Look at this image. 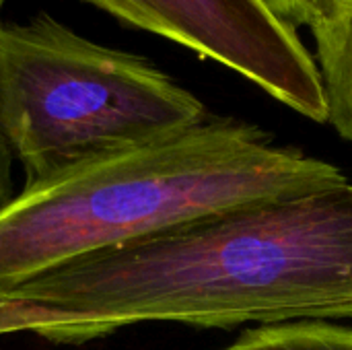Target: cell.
Wrapping results in <instances>:
<instances>
[{
	"label": "cell",
	"mask_w": 352,
	"mask_h": 350,
	"mask_svg": "<svg viewBox=\"0 0 352 350\" xmlns=\"http://www.w3.org/2000/svg\"><path fill=\"white\" fill-rule=\"evenodd\" d=\"M352 318V184L99 250L0 295V336L80 347L144 322Z\"/></svg>",
	"instance_id": "cell-1"
},
{
	"label": "cell",
	"mask_w": 352,
	"mask_h": 350,
	"mask_svg": "<svg viewBox=\"0 0 352 350\" xmlns=\"http://www.w3.org/2000/svg\"><path fill=\"white\" fill-rule=\"evenodd\" d=\"M340 167L237 118L25 186L0 210V295L87 254L239 208L346 184Z\"/></svg>",
	"instance_id": "cell-2"
},
{
	"label": "cell",
	"mask_w": 352,
	"mask_h": 350,
	"mask_svg": "<svg viewBox=\"0 0 352 350\" xmlns=\"http://www.w3.org/2000/svg\"><path fill=\"white\" fill-rule=\"evenodd\" d=\"M204 118V103L146 58L85 39L47 12L2 25L0 128L25 186Z\"/></svg>",
	"instance_id": "cell-3"
},
{
	"label": "cell",
	"mask_w": 352,
	"mask_h": 350,
	"mask_svg": "<svg viewBox=\"0 0 352 350\" xmlns=\"http://www.w3.org/2000/svg\"><path fill=\"white\" fill-rule=\"evenodd\" d=\"M241 74L311 122H328L316 56L270 0H82Z\"/></svg>",
	"instance_id": "cell-4"
},
{
	"label": "cell",
	"mask_w": 352,
	"mask_h": 350,
	"mask_svg": "<svg viewBox=\"0 0 352 350\" xmlns=\"http://www.w3.org/2000/svg\"><path fill=\"white\" fill-rule=\"evenodd\" d=\"M311 37L328 99V122L352 142V0H346L336 17Z\"/></svg>",
	"instance_id": "cell-5"
},
{
	"label": "cell",
	"mask_w": 352,
	"mask_h": 350,
	"mask_svg": "<svg viewBox=\"0 0 352 350\" xmlns=\"http://www.w3.org/2000/svg\"><path fill=\"white\" fill-rule=\"evenodd\" d=\"M221 350H352V328L326 320L266 324Z\"/></svg>",
	"instance_id": "cell-6"
},
{
	"label": "cell",
	"mask_w": 352,
	"mask_h": 350,
	"mask_svg": "<svg viewBox=\"0 0 352 350\" xmlns=\"http://www.w3.org/2000/svg\"><path fill=\"white\" fill-rule=\"evenodd\" d=\"M270 4L295 27H307L311 35L324 29L340 8V0H270Z\"/></svg>",
	"instance_id": "cell-7"
},
{
	"label": "cell",
	"mask_w": 352,
	"mask_h": 350,
	"mask_svg": "<svg viewBox=\"0 0 352 350\" xmlns=\"http://www.w3.org/2000/svg\"><path fill=\"white\" fill-rule=\"evenodd\" d=\"M4 4L6 0H0V31H2V10H4ZM12 161H14V155L4 138V132L0 128V210L12 202V198L16 196L14 194V188H12Z\"/></svg>",
	"instance_id": "cell-8"
},
{
	"label": "cell",
	"mask_w": 352,
	"mask_h": 350,
	"mask_svg": "<svg viewBox=\"0 0 352 350\" xmlns=\"http://www.w3.org/2000/svg\"><path fill=\"white\" fill-rule=\"evenodd\" d=\"M344 2H346V0H340V6H342V4H344ZM338 10H340V8H338Z\"/></svg>",
	"instance_id": "cell-9"
}]
</instances>
